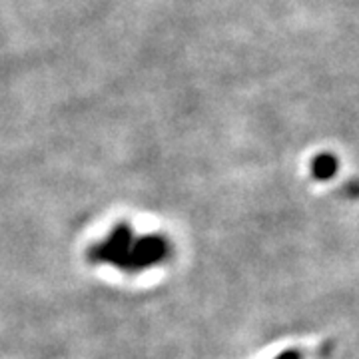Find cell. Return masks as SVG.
I'll list each match as a JSON object with an SVG mask.
<instances>
[{"instance_id": "3", "label": "cell", "mask_w": 359, "mask_h": 359, "mask_svg": "<svg viewBox=\"0 0 359 359\" xmlns=\"http://www.w3.org/2000/svg\"><path fill=\"white\" fill-rule=\"evenodd\" d=\"M276 359H304V355L297 349H287V351H283L282 355H278Z\"/></svg>"}, {"instance_id": "2", "label": "cell", "mask_w": 359, "mask_h": 359, "mask_svg": "<svg viewBox=\"0 0 359 359\" xmlns=\"http://www.w3.org/2000/svg\"><path fill=\"white\" fill-rule=\"evenodd\" d=\"M335 172V160L332 156H321L318 158L316 162H313V174H316V178L320 180H327L334 176Z\"/></svg>"}, {"instance_id": "1", "label": "cell", "mask_w": 359, "mask_h": 359, "mask_svg": "<svg viewBox=\"0 0 359 359\" xmlns=\"http://www.w3.org/2000/svg\"><path fill=\"white\" fill-rule=\"evenodd\" d=\"M170 250V242L164 236H134L130 226L118 224L102 242L90 248L88 259L92 264H106L126 273H140L166 262Z\"/></svg>"}]
</instances>
